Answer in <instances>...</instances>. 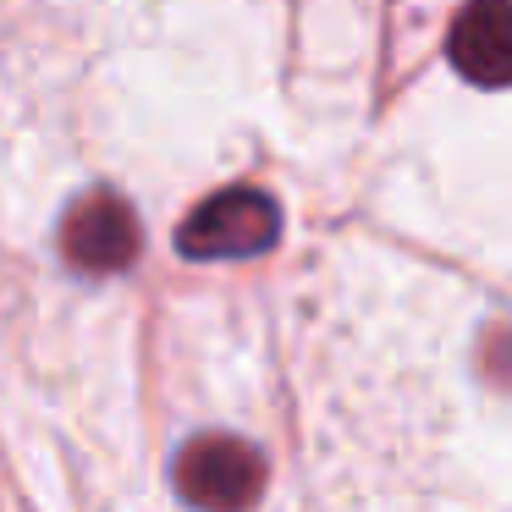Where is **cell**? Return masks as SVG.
<instances>
[{"mask_svg":"<svg viewBox=\"0 0 512 512\" xmlns=\"http://www.w3.org/2000/svg\"><path fill=\"white\" fill-rule=\"evenodd\" d=\"M171 485L199 512H248L265 496V457L237 435H193L171 463Z\"/></svg>","mask_w":512,"mask_h":512,"instance_id":"6da1fadb","label":"cell"},{"mask_svg":"<svg viewBox=\"0 0 512 512\" xmlns=\"http://www.w3.org/2000/svg\"><path fill=\"white\" fill-rule=\"evenodd\" d=\"M281 237V210L259 188H221L177 226V254L188 259H248Z\"/></svg>","mask_w":512,"mask_h":512,"instance_id":"7a4b0ae2","label":"cell"},{"mask_svg":"<svg viewBox=\"0 0 512 512\" xmlns=\"http://www.w3.org/2000/svg\"><path fill=\"white\" fill-rule=\"evenodd\" d=\"M61 248L67 259L83 270V276H116V270L133 265L138 254V221L133 204L122 193H83L67 210V226H61Z\"/></svg>","mask_w":512,"mask_h":512,"instance_id":"3957f363","label":"cell"},{"mask_svg":"<svg viewBox=\"0 0 512 512\" xmlns=\"http://www.w3.org/2000/svg\"><path fill=\"white\" fill-rule=\"evenodd\" d=\"M446 56L479 89H512V6L479 0L446 34Z\"/></svg>","mask_w":512,"mask_h":512,"instance_id":"277c9868","label":"cell"}]
</instances>
